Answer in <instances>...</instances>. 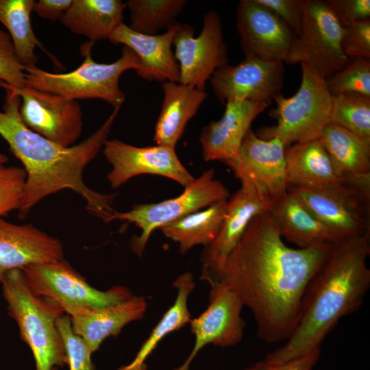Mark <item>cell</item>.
<instances>
[{"label": "cell", "instance_id": "15", "mask_svg": "<svg viewBox=\"0 0 370 370\" xmlns=\"http://www.w3.org/2000/svg\"><path fill=\"white\" fill-rule=\"evenodd\" d=\"M236 27L245 58L284 63L297 36L275 14L257 0H241Z\"/></svg>", "mask_w": 370, "mask_h": 370}, {"label": "cell", "instance_id": "25", "mask_svg": "<svg viewBox=\"0 0 370 370\" xmlns=\"http://www.w3.org/2000/svg\"><path fill=\"white\" fill-rule=\"evenodd\" d=\"M269 212L283 240L298 248L325 246L337 242L328 227L288 191L275 202Z\"/></svg>", "mask_w": 370, "mask_h": 370}, {"label": "cell", "instance_id": "6", "mask_svg": "<svg viewBox=\"0 0 370 370\" xmlns=\"http://www.w3.org/2000/svg\"><path fill=\"white\" fill-rule=\"evenodd\" d=\"M299 64L301 82L298 90L291 97L280 94L273 99L276 107L269 115L277 120V123L258 129L256 134L260 138H276L286 147L319 140L330 122L332 96L325 78L309 64Z\"/></svg>", "mask_w": 370, "mask_h": 370}, {"label": "cell", "instance_id": "11", "mask_svg": "<svg viewBox=\"0 0 370 370\" xmlns=\"http://www.w3.org/2000/svg\"><path fill=\"white\" fill-rule=\"evenodd\" d=\"M173 45L182 84L205 90L213 73L228 64L221 20L215 11L205 14L202 29L196 37L190 25L180 23Z\"/></svg>", "mask_w": 370, "mask_h": 370}, {"label": "cell", "instance_id": "4", "mask_svg": "<svg viewBox=\"0 0 370 370\" xmlns=\"http://www.w3.org/2000/svg\"><path fill=\"white\" fill-rule=\"evenodd\" d=\"M8 315L16 323L21 339L32 352L36 370H52L67 365L64 344L57 327L65 314L57 304L36 295L21 269L5 273L0 281Z\"/></svg>", "mask_w": 370, "mask_h": 370}, {"label": "cell", "instance_id": "34", "mask_svg": "<svg viewBox=\"0 0 370 370\" xmlns=\"http://www.w3.org/2000/svg\"><path fill=\"white\" fill-rule=\"evenodd\" d=\"M57 327L64 344L69 370H95L92 352L84 340L73 332L70 316L66 314L60 316L57 320Z\"/></svg>", "mask_w": 370, "mask_h": 370}, {"label": "cell", "instance_id": "20", "mask_svg": "<svg viewBox=\"0 0 370 370\" xmlns=\"http://www.w3.org/2000/svg\"><path fill=\"white\" fill-rule=\"evenodd\" d=\"M180 23H176L161 34L147 35L122 23L109 36L114 45H123L138 57L140 69L136 73L146 80L179 82L180 69L172 45Z\"/></svg>", "mask_w": 370, "mask_h": 370}, {"label": "cell", "instance_id": "33", "mask_svg": "<svg viewBox=\"0 0 370 370\" xmlns=\"http://www.w3.org/2000/svg\"><path fill=\"white\" fill-rule=\"evenodd\" d=\"M325 79L332 96L359 94L370 97V59L351 58L345 67Z\"/></svg>", "mask_w": 370, "mask_h": 370}, {"label": "cell", "instance_id": "27", "mask_svg": "<svg viewBox=\"0 0 370 370\" xmlns=\"http://www.w3.org/2000/svg\"><path fill=\"white\" fill-rule=\"evenodd\" d=\"M334 164L345 177H370V140L329 122L320 138Z\"/></svg>", "mask_w": 370, "mask_h": 370}, {"label": "cell", "instance_id": "26", "mask_svg": "<svg viewBox=\"0 0 370 370\" xmlns=\"http://www.w3.org/2000/svg\"><path fill=\"white\" fill-rule=\"evenodd\" d=\"M126 3L121 0H73L60 21L73 34L90 42L108 39L123 23Z\"/></svg>", "mask_w": 370, "mask_h": 370}, {"label": "cell", "instance_id": "12", "mask_svg": "<svg viewBox=\"0 0 370 370\" xmlns=\"http://www.w3.org/2000/svg\"><path fill=\"white\" fill-rule=\"evenodd\" d=\"M0 86L20 97L21 119L32 131L63 147L73 146L80 136L82 111L77 101L26 86L14 89L1 80Z\"/></svg>", "mask_w": 370, "mask_h": 370}, {"label": "cell", "instance_id": "40", "mask_svg": "<svg viewBox=\"0 0 370 370\" xmlns=\"http://www.w3.org/2000/svg\"><path fill=\"white\" fill-rule=\"evenodd\" d=\"M320 353L321 348L315 349L303 356L278 365L270 364L262 360L241 370H313L319 359Z\"/></svg>", "mask_w": 370, "mask_h": 370}, {"label": "cell", "instance_id": "18", "mask_svg": "<svg viewBox=\"0 0 370 370\" xmlns=\"http://www.w3.org/2000/svg\"><path fill=\"white\" fill-rule=\"evenodd\" d=\"M275 202L254 185L241 184L227 201L225 214L217 236L201 254L202 280L212 277L222 268L250 221L257 215L270 211Z\"/></svg>", "mask_w": 370, "mask_h": 370}, {"label": "cell", "instance_id": "38", "mask_svg": "<svg viewBox=\"0 0 370 370\" xmlns=\"http://www.w3.org/2000/svg\"><path fill=\"white\" fill-rule=\"evenodd\" d=\"M342 49L349 58L370 59V19L344 29Z\"/></svg>", "mask_w": 370, "mask_h": 370}, {"label": "cell", "instance_id": "42", "mask_svg": "<svg viewBox=\"0 0 370 370\" xmlns=\"http://www.w3.org/2000/svg\"><path fill=\"white\" fill-rule=\"evenodd\" d=\"M8 161L7 156L0 153V163L5 164Z\"/></svg>", "mask_w": 370, "mask_h": 370}, {"label": "cell", "instance_id": "37", "mask_svg": "<svg viewBox=\"0 0 370 370\" xmlns=\"http://www.w3.org/2000/svg\"><path fill=\"white\" fill-rule=\"evenodd\" d=\"M343 28L370 19V0H324Z\"/></svg>", "mask_w": 370, "mask_h": 370}, {"label": "cell", "instance_id": "39", "mask_svg": "<svg viewBox=\"0 0 370 370\" xmlns=\"http://www.w3.org/2000/svg\"><path fill=\"white\" fill-rule=\"evenodd\" d=\"M275 14L298 36L300 32L305 0H257Z\"/></svg>", "mask_w": 370, "mask_h": 370}, {"label": "cell", "instance_id": "32", "mask_svg": "<svg viewBox=\"0 0 370 370\" xmlns=\"http://www.w3.org/2000/svg\"><path fill=\"white\" fill-rule=\"evenodd\" d=\"M330 122L370 140V97L359 94L333 95Z\"/></svg>", "mask_w": 370, "mask_h": 370}, {"label": "cell", "instance_id": "35", "mask_svg": "<svg viewBox=\"0 0 370 370\" xmlns=\"http://www.w3.org/2000/svg\"><path fill=\"white\" fill-rule=\"evenodd\" d=\"M26 181L23 167L0 163V217L20 208Z\"/></svg>", "mask_w": 370, "mask_h": 370}, {"label": "cell", "instance_id": "10", "mask_svg": "<svg viewBox=\"0 0 370 370\" xmlns=\"http://www.w3.org/2000/svg\"><path fill=\"white\" fill-rule=\"evenodd\" d=\"M344 28L322 0H305L299 34L284 64L305 62L326 78L350 61L341 39Z\"/></svg>", "mask_w": 370, "mask_h": 370}, {"label": "cell", "instance_id": "5", "mask_svg": "<svg viewBox=\"0 0 370 370\" xmlns=\"http://www.w3.org/2000/svg\"><path fill=\"white\" fill-rule=\"evenodd\" d=\"M93 44L88 41L81 46L84 60L71 72L52 73L36 66L25 68V86L76 101L100 99L120 108L125 99L119 86L120 77L130 69L137 73L140 69L139 60L132 50L123 46L121 56L115 62H95L90 53Z\"/></svg>", "mask_w": 370, "mask_h": 370}, {"label": "cell", "instance_id": "13", "mask_svg": "<svg viewBox=\"0 0 370 370\" xmlns=\"http://www.w3.org/2000/svg\"><path fill=\"white\" fill-rule=\"evenodd\" d=\"M286 147L280 139H262L250 129L244 137L237 155L223 162L241 184L254 185L276 201L287 193L288 189Z\"/></svg>", "mask_w": 370, "mask_h": 370}, {"label": "cell", "instance_id": "21", "mask_svg": "<svg viewBox=\"0 0 370 370\" xmlns=\"http://www.w3.org/2000/svg\"><path fill=\"white\" fill-rule=\"evenodd\" d=\"M271 102L229 101L223 116L201 130L199 140L205 161L225 162L235 157L254 120Z\"/></svg>", "mask_w": 370, "mask_h": 370}, {"label": "cell", "instance_id": "41", "mask_svg": "<svg viewBox=\"0 0 370 370\" xmlns=\"http://www.w3.org/2000/svg\"><path fill=\"white\" fill-rule=\"evenodd\" d=\"M72 2L73 0H39L34 2L33 12L42 18L55 21L60 19Z\"/></svg>", "mask_w": 370, "mask_h": 370}, {"label": "cell", "instance_id": "17", "mask_svg": "<svg viewBox=\"0 0 370 370\" xmlns=\"http://www.w3.org/2000/svg\"><path fill=\"white\" fill-rule=\"evenodd\" d=\"M284 63L245 58L218 69L210 79L217 97L229 101L272 102L284 84Z\"/></svg>", "mask_w": 370, "mask_h": 370}, {"label": "cell", "instance_id": "14", "mask_svg": "<svg viewBox=\"0 0 370 370\" xmlns=\"http://www.w3.org/2000/svg\"><path fill=\"white\" fill-rule=\"evenodd\" d=\"M103 153L112 166L107 180L113 188L143 174L165 177L184 187L195 180L179 160L175 148L171 147L156 145L139 147L117 139H107Z\"/></svg>", "mask_w": 370, "mask_h": 370}, {"label": "cell", "instance_id": "2", "mask_svg": "<svg viewBox=\"0 0 370 370\" xmlns=\"http://www.w3.org/2000/svg\"><path fill=\"white\" fill-rule=\"evenodd\" d=\"M4 89L6 97L3 111H0V136L26 173L18 218H25L43 198L69 188L84 199L88 212L110 222L114 212L112 207L114 195L90 188L82 174L108 139L120 108H114L102 125L86 140L63 147L28 128L21 117L20 97L8 88Z\"/></svg>", "mask_w": 370, "mask_h": 370}, {"label": "cell", "instance_id": "1", "mask_svg": "<svg viewBox=\"0 0 370 370\" xmlns=\"http://www.w3.org/2000/svg\"><path fill=\"white\" fill-rule=\"evenodd\" d=\"M332 245L290 247L270 212H263L250 221L222 268L206 281L223 283L251 310L260 339L286 341L298 321L305 290Z\"/></svg>", "mask_w": 370, "mask_h": 370}, {"label": "cell", "instance_id": "30", "mask_svg": "<svg viewBox=\"0 0 370 370\" xmlns=\"http://www.w3.org/2000/svg\"><path fill=\"white\" fill-rule=\"evenodd\" d=\"M34 0H0V23L7 29L17 56L25 66H36L35 49H43L31 22Z\"/></svg>", "mask_w": 370, "mask_h": 370}, {"label": "cell", "instance_id": "28", "mask_svg": "<svg viewBox=\"0 0 370 370\" xmlns=\"http://www.w3.org/2000/svg\"><path fill=\"white\" fill-rule=\"evenodd\" d=\"M227 201H217L160 230L165 236L179 245L181 254H185L196 245H202L206 247L218 235L225 214Z\"/></svg>", "mask_w": 370, "mask_h": 370}, {"label": "cell", "instance_id": "23", "mask_svg": "<svg viewBox=\"0 0 370 370\" xmlns=\"http://www.w3.org/2000/svg\"><path fill=\"white\" fill-rule=\"evenodd\" d=\"M163 99L153 136L156 145L175 147L188 122L208 97L205 90L182 84H162Z\"/></svg>", "mask_w": 370, "mask_h": 370}, {"label": "cell", "instance_id": "3", "mask_svg": "<svg viewBox=\"0 0 370 370\" xmlns=\"http://www.w3.org/2000/svg\"><path fill=\"white\" fill-rule=\"evenodd\" d=\"M369 254L370 235L333 243L305 290L291 335L263 360L282 364L321 348L339 320L361 306L370 288Z\"/></svg>", "mask_w": 370, "mask_h": 370}, {"label": "cell", "instance_id": "8", "mask_svg": "<svg viewBox=\"0 0 370 370\" xmlns=\"http://www.w3.org/2000/svg\"><path fill=\"white\" fill-rule=\"evenodd\" d=\"M287 191L327 226L337 241L370 235V177L335 188L288 186Z\"/></svg>", "mask_w": 370, "mask_h": 370}, {"label": "cell", "instance_id": "24", "mask_svg": "<svg viewBox=\"0 0 370 370\" xmlns=\"http://www.w3.org/2000/svg\"><path fill=\"white\" fill-rule=\"evenodd\" d=\"M147 308L145 297L132 295L108 307L71 317L73 332L82 337L93 352L108 337L118 336L128 323L143 318Z\"/></svg>", "mask_w": 370, "mask_h": 370}, {"label": "cell", "instance_id": "16", "mask_svg": "<svg viewBox=\"0 0 370 370\" xmlns=\"http://www.w3.org/2000/svg\"><path fill=\"white\" fill-rule=\"evenodd\" d=\"M209 305L199 317L189 322L195 336L194 347L184 363L174 370H189L198 352L206 345L232 347L243 338L245 321L241 317L243 304L223 283L208 280Z\"/></svg>", "mask_w": 370, "mask_h": 370}, {"label": "cell", "instance_id": "22", "mask_svg": "<svg viewBox=\"0 0 370 370\" xmlns=\"http://www.w3.org/2000/svg\"><path fill=\"white\" fill-rule=\"evenodd\" d=\"M285 161L288 187L335 188L358 180L340 173L319 139L286 147Z\"/></svg>", "mask_w": 370, "mask_h": 370}, {"label": "cell", "instance_id": "19", "mask_svg": "<svg viewBox=\"0 0 370 370\" xmlns=\"http://www.w3.org/2000/svg\"><path fill=\"white\" fill-rule=\"evenodd\" d=\"M62 243L32 224L16 225L0 217V281L6 273L64 259Z\"/></svg>", "mask_w": 370, "mask_h": 370}, {"label": "cell", "instance_id": "29", "mask_svg": "<svg viewBox=\"0 0 370 370\" xmlns=\"http://www.w3.org/2000/svg\"><path fill=\"white\" fill-rule=\"evenodd\" d=\"M177 296L173 304L166 311L143 343L133 360L116 370H147L146 360L160 342L169 334L181 329L191 320L188 298L195 289L193 275L190 272L180 275L173 282Z\"/></svg>", "mask_w": 370, "mask_h": 370}, {"label": "cell", "instance_id": "31", "mask_svg": "<svg viewBox=\"0 0 370 370\" xmlns=\"http://www.w3.org/2000/svg\"><path fill=\"white\" fill-rule=\"evenodd\" d=\"M187 4L186 0H129L132 30L147 35H156L161 29H167L177 23Z\"/></svg>", "mask_w": 370, "mask_h": 370}, {"label": "cell", "instance_id": "9", "mask_svg": "<svg viewBox=\"0 0 370 370\" xmlns=\"http://www.w3.org/2000/svg\"><path fill=\"white\" fill-rule=\"evenodd\" d=\"M230 193L224 184L214 179V170L208 169L184 187L179 196L158 203L138 204L127 212L114 211L110 221L119 219L134 223L141 230L140 236L131 240V248L141 257L151 233L187 214L227 200Z\"/></svg>", "mask_w": 370, "mask_h": 370}, {"label": "cell", "instance_id": "36", "mask_svg": "<svg viewBox=\"0 0 370 370\" xmlns=\"http://www.w3.org/2000/svg\"><path fill=\"white\" fill-rule=\"evenodd\" d=\"M0 80L14 89H20L25 86V66L17 56L10 35L1 28Z\"/></svg>", "mask_w": 370, "mask_h": 370}, {"label": "cell", "instance_id": "7", "mask_svg": "<svg viewBox=\"0 0 370 370\" xmlns=\"http://www.w3.org/2000/svg\"><path fill=\"white\" fill-rule=\"evenodd\" d=\"M30 290L60 306L71 317L120 304L133 295L121 285L101 291L89 284L64 259L21 269Z\"/></svg>", "mask_w": 370, "mask_h": 370}]
</instances>
